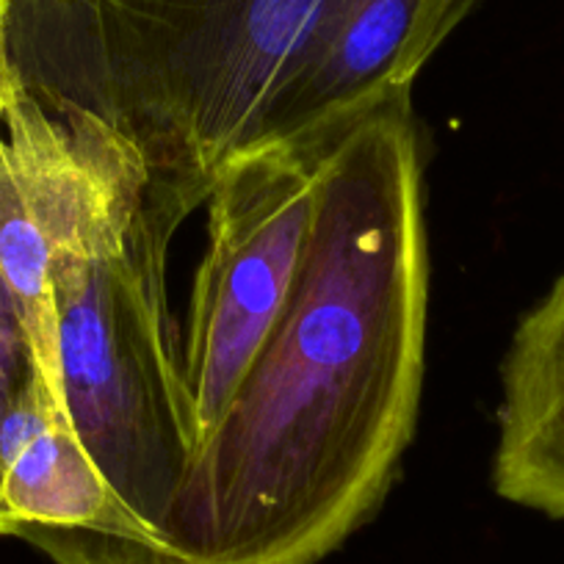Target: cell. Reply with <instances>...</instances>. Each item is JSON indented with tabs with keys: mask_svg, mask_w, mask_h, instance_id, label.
I'll list each match as a JSON object with an SVG mask.
<instances>
[{
	"mask_svg": "<svg viewBox=\"0 0 564 564\" xmlns=\"http://www.w3.org/2000/svg\"><path fill=\"white\" fill-rule=\"evenodd\" d=\"M421 183L412 95L335 135L296 289L188 463L166 564H318L382 507L423 388Z\"/></svg>",
	"mask_w": 564,
	"mask_h": 564,
	"instance_id": "obj_1",
	"label": "cell"
},
{
	"mask_svg": "<svg viewBox=\"0 0 564 564\" xmlns=\"http://www.w3.org/2000/svg\"><path fill=\"white\" fill-rule=\"evenodd\" d=\"M479 0H322L254 124V144L327 135L412 95L437 47Z\"/></svg>",
	"mask_w": 564,
	"mask_h": 564,
	"instance_id": "obj_6",
	"label": "cell"
},
{
	"mask_svg": "<svg viewBox=\"0 0 564 564\" xmlns=\"http://www.w3.org/2000/svg\"><path fill=\"white\" fill-rule=\"evenodd\" d=\"M7 3L9 0H0V12H7Z\"/></svg>",
	"mask_w": 564,
	"mask_h": 564,
	"instance_id": "obj_12",
	"label": "cell"
},
{
	"mask_svg": "<svg viewBox=\"0 0 564 564\" xmlns=\"http://www.w3.org/2000/svg\"><path fill=\"white\" fill-rule=\"evenodd\" d=\"M498 423V496L564 520V274L514 329Z\"/></svg>",
	"mask_w": 564,
	"mask_h": 564,
	"instance_id": "obj_8",
	"label": "cell"
},
{
	"mask_svg": "<svg viewBox=\"0 0 564 564\" xmlns=\"http://www.w3.org/2000/svg\"><path fill=\"white\" fill-rule=\"evenodd\" d=\"M25 382H18L12 373H7L0 368V430H3V417H7L9 406H12L14 395L23 390ZM0 536H12V525H9L7 512H3V503H0Z\"/></svg>",
	"mask_w": 564,
	"mask_h": 564,
	"instance_id": "obj_11",
	"label": "cell"
},
{
	"mask_svg": "<svg viewBox=\"0 0 564 564\" xmlns=\"http://www.w3.org/2000/svg\"><path fill=\"white\" fill-rule=\"evenodd\" d=\"M14 89H18V78H14L12 58H9L7 25H3V12H0V122H3V113H7L9 97Z\"/></svg>",
	"mask_w": 564,
	"mask_h": 564,
	"instance_id": "obj_10",
	"label": "cell"
},
{
	"mask_svg": "<svg viewBox=\"0 0 564 564\" xmlns=\"http://www.w3.org/2000/svg\"><path fill=\"white\" fill-rule=\"evenodd\" d=\"M0 503L12 536L53 564H166L164 540L119 498L40 373L3 417Z\"/></svg>",
	"mask_w": 564,
	"mask_h": 564,
	"instance_id": "obj_7",
	"label": "cell"
},
{
	"mask_svg": "<svg viewBox=\"0 0 564 564\" xmlns=\"http://www.w3.org/2000/svg\"><path fill=\"white\" fill-rule=\"evenodd\" d=\"M340 130L243 148L216 175L205 203L208 243L181 335L194 452L294 294L316 221L324 161Z\"/></svg>",
	"mask_w": 564,
	"mask_h": 564,
	"instance_id": "obj_4",
	"label": "cell"
},
{
	"mask_svg": "<svg viewBox=\"0 0 564 564\" xmlns=\"http://www.w3.org/2000/svg\"><path fill=\"white\" fill-rule=\"evenodd\" d=\"M133 150L95 122H64L23 89L0 122V276L18 302L36 373L62 404L53 271L128 230L148 197Z\"/></svg>",
	"mask_w": 564,
	"mask_h": 564,
	"instance_id": "obj_5",
	"label": "cell"
},
{
	"mask_svg": "<svg viewBox=\"0 0 564 564\" xmlns=\"http://www.w3.org/2000/svg\"><path fill=\"white\" fill-rule=\"evenodd\" d=\"M186 219L148 194L122 236L53 271L64 415L161 540L194 457L181 333L166 296V258Z\"/></svg>",
	"mask_w": 564,
	"mask_h": 564,
	"instance_id": "obj_3",
	"label": "cell"
},
{
	"mask_svg": "<svg viewBox=\"0 0 564 564\" xmlns=\"http://www.w3.org/2000/svg\"><path fill=\"white\" fill-rule=\"evenodd\" d=\"M0 368L12 373L18 382H29L36 373L25 324L3 276H0Z\"/></svg>",
	"mask_w": 564,
	"mask_h": 564,
	"instance_id": "obj_9",
	"label": "cell"
},
{
	"mask_svg": "<svg viewBox=\"0 0 564 564\" xmlns=\"http://www.w3.org/2000/svg\"><path fill=\"white\" fill-rule=\"evenodd\" d=\"M322 0H9L18 86L64 122H95L192 216L254 124Z\"/></svg>",
	"mask_w": 564,
	"mask_h": 564,
	"instance_id": "obj_2",
	"label": "cell"
}]
</instances>
